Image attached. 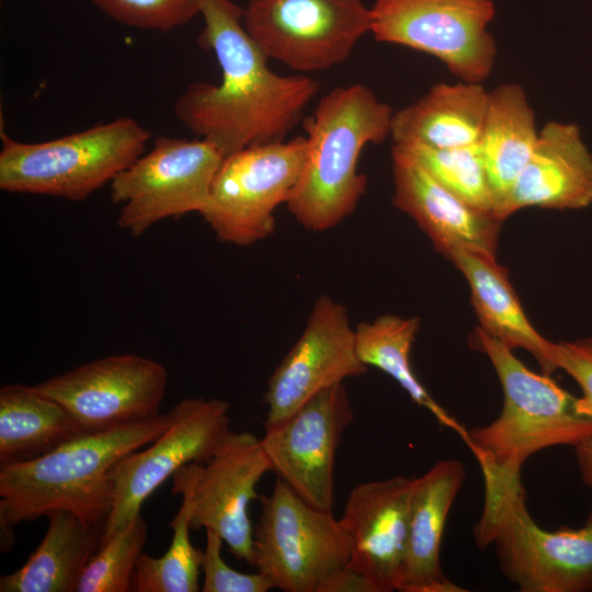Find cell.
I'll use <instances>...</instances> for the list:
<instances>
[{
    "instance_id": "cell-1",
    "label": "cell",
    "mask_w": 592,
    "mask_h": 592,
    "mask_svg": "<svg viewBox=\"0 0 592 592\" xmlns=\"http://www.w3.org/2000/svg\"><path fill=\"white\" fill-rule=\"evenodd\" d=\"M198 44L212 50L219 83L197 81L175 100L177 119L226 157L247 147L278 143L303 118L319 82L307 75L282 76L243 24L231 0H202Z\"/></svg>"
},
{
    "instance_id": "cell-2",
    "label": "cell",
    "mask_w": 592,
    "mask_h": 592,
    "mask_svg": "<svg viewBox=\"0 0 592 592\" xmlns=\"http://www.w3.org/2000/svg\"><path fill=\"white\" fill-rule=\"evenodd\" d=\"M168 413L105 431L83 433L27 462L0 465V517L16 525L66 510L105 525L113 504L110 471L169 426Z\"/></svg>"
},
{
    "instance_id": "cell-3",
    "label": "cell",
    "mask_w": 592,
    "mask_h": 592,
    "mask_svg": "<svg viewBox=\"0 0 592 592\" xmlns=\"http://www.w3.org/2000/svg\"><path fill=\"white\" fill-rule=\"evenodd\" d=\"M392 115L362 83L335 88L320 99L305 121V160L286 202L304 228L328 230L355 210L367 187L357 169L361 152L390 136Z\"/></svg>"
},
{
    "instance_id": "cell-4",
    "label": "cell",
    "mask_w": 592,
    "mask_h": 592,
    "mask_svg": "<svg viewBox=\"0 0 592 592\" xmlns=\"http://www.w3.org/2000/svg\"><path fill=\"white\" fill-rule=\"evenodd\" d=\"M485 499L474 527L493 545L499 568L521 592H592V509L579 527H540L526 508L520 474L482 468Z\"/></svg>"
},
{
    "instance_id": "cell-5",
    "label": "cell",
    "mask_w": 592,
    "mask_h": 592,
    "mask_svg": "<svg viewBox=\"0 0 592 592\" xmlns=\"http://www.w3.org/2000/svg\"><path fill=\"white\" fill-rule=\"evenodd\" d=\"M471 346L487 355L503 390V408L491 423L468 430L466 445L480 468L520 474L535 453L592 439V420L576 410V397L549 375L527 368L500 340L477 327Z\"/></svg>"
},
{
    "instance_id": "cell-6",
    "label": "cell",
    "mask_w": 592,
    "mask_h": 592,
    "mask_svg": "<svg viewBox=\"0 0 592 592\" xmlns=\"http://www.w3.org/2000/svg\"><path fill=\"white\" fill-rule=\"evenodd\" d=\"M149 139L132 117L43 143H21L2 132L0 189L83 201L137 160Z\"/></svg>"
},
{
    "instance_id": "cell-7",
    "label": "cell",
    "mask_w": 592,
    "mask_h": 592,
    "mask_svg": "<svg viewBox=\"0 0 592 592\" xmlns=\"http://www.w3.org/2000/svg\"><path fill=\"white\" fill-rule=\"evenodd\" d=\"M253 530V567L284 592H319L322 583L348 567L351 544L332 511L315 508L277 477L260 497Z\"/></svg>"
},
{
    "instance_id": "cell-8",
    "label": "cell",
    "mask_w": 592,
    "mask_h": 592,
    "mask_svg": "<svg viewBox=\"0 0 592 592\" xmlns=\"http://www.w3.org/2000/svg\"><path fill=\"white\" fill-rule=\"evenodd\" d=\"M306 137L247 147L224 157L201 215L225 243L250 246L275 228L305 160Z\"/></svg>"
},
{
    "instance_id": "cell-9",
    "label": "cell",
    "mask_w": 592,
    "mask_h": 592,
    "mask_svg": "<svg viewBox=\"0 0 592 592\" xmlns=\"http://www.w3.org/2000/svg\"><path fill=\"white\" fill-rule=\"evenodd\" d=\"M371 11L376 41L430 54L460 81L481 83L491 73L492 0H376Z\"/></svg>"
},
{
    "instance_id": "cell-10",
    "label": "cell",
    "mask_w": 592,
    "mask_h": 592,
    "mask_svg": "<svg viewBox=\"0 0 592 592\" xmlns=\"http://www.w3.org/2000/svg\"><path fill=\"white\" fill-rule=\"evenodd\" d=\"M224 157L205 139L156 138L111 183V200L121 204L117 226L140 236L156 223L202 213Z\"/></svg>"
},
{
    "instance_id": "cell-11",
    "label": "cell",
    "mask_w": 592,
    "mask_h": 592,
    "mask_svg": "<svg viewBox=\"0 0 592 592\" xmlns=\"http://www.w3.org/2000/svg\"><path fill=\"white\" fill-rule=\"evenodd\" d=\"M242 20L269 58L307 73L348 59L372 11L362 0H250Z\"/></svg>"
},
{
    "instance_id": "cell-12",
    "label": "cell",
    "mask_w": 592,
    "mask_h": 592,
    "mask_svg": "<svg viewBox=\"0 0 592 592\" xmlns=\"http://www.w3.org/2000/svg\"><path fill=\"white\" fill-rule=\"evenodd\" d=\"M228 412L225 400L185 398L168 412L169 426L149 447L114 464L110 471L113 504L101 545L139 514L145 500L181 467L212 457L230 432Z\"/></svg>"
},
{
    "instance_id": "cell-13",
    "label": "cell",
    "mask_w": 592,
    "mask_h": 592,
    "mask_svg": "<svg viewBox=\"0 0 592 592\" xmlns=\"http://www.w3.org/2000/svg\"><path fill=\"white\" fill-rule=\"evenodd\" d=\"M168 373L159 362L117 354L82 364L35 386L58 401L84 432L105 431L160 413Z\"/></svg>"
},
{
    "instance_id": "cell-14",
    "label": "cell",
    "mask_w": 592,
    "mask_h": 592,
    "mask_svg": "<svg viewBox=\"0 0 592 592\" xmlns=\"http://www.w3.org/2000/svg\"><path fill=\"white\" fill-rule=\"evenodd\" d=\"M352 421L349 395L340 383L286 419L264 425L260 440L271 471L310 505L332 511L335 455Z\"/></svg>"
},
{
    "instance_id": "cell-15",
    "label": "cell",
    "mask_w": 592,
    "mask_h": 592,
    "mask_svg": "<svg viewBox=\"0 0 592 592\" xmlns=\"http://www.w3.org/2000/svg\"><path fill=\"white\" fill-rule=\"evenodd\" d=\"M366 372L346 308L329 295L319 296L303 333L267 382L263 425L286 419L319 392Z\"/></svg>"
},
{
    "instance_id": "cell-16",
    "label": "cell",
    "mask_w": 592,
    "mask_h": 592,
    "mask_svg": "<svg viewBox=\"0 0 592 592\" xmlns=\"http://www.w3.org/2000/svg\"><path fill=\"white\" fill-rule=\"evenodd\" d=\"M271 470L261 440L249 432H229L202 464L192 494V530H210L230 553L253 566L250 503L260 499L257 485Z\"/></svg>"
},
{
    "instance_id": "cell-17",
    "label": "cell",
    "mask_w": 592,
    "mask_h": 592,
    "mask_svg": "<svg viewBox=\"0 0 592 592\" xmlns=\"http://www.w3.org/2000/svg\"><path fill=\"white\" fill-rule=\"evenodd\" d=\"M413 478L397 475L362 482L346 498L340 519L351 544L349 567L376 592L398 591L407 550Z\"/></svg>"
},
{
    "instance_id": "cell-18",
    "label": "cell",
    "mask_w": 592,
    "mask_h": 592,
    "mask_svg": "<svg viewBox=\"0 0 592 592\" xmlns=\"http://www.w3.org/2000/svg\"><path fill=\"white\" fill-rule=\"evenodd\" d=\"M391 159L394 205L417 223L439 252L447 257L463 249L496 257L501 219L462 201L395 147Z\"/></svg>"
},
{
    "instance_id": "cell-19",
    "label": "cell",
    "mask_w": 592,
    "mask_h": 592,
    "mask_svg": "<svg viewBox=\"0 0 592 592\" xmlns=\"http://www.w3.org/2000/svg\"><path fill=\"white\" fill-rule=\"evenodd\" d=\"M592 204V155L578 125L548 122L498 217L526 207L581 209Z\"/></svg>"
},
{
    "instance_id": "cell-20",
    "label": "cell",
    "mask_w": 592,
    "mask_h": 592,
    "mask_svg": "<svg viewBox=\"0 0 592 592\" xmlns=\"http://www.w3.org/2000/svg\"><path fill=\"white\" fill-rule=\"evenodd\" d=\"M457 459H441L413 478L407 550L398 591L463 592L442 571L440 553L451 506L465 479Z\"/></svg>"
},
{
    "instance_id": "cell-21",
    "label": "cell",
    "mask_w": 592,
    "mask_h": 592,
    "mask_svg": "<svg viewBox=\"0 0 592 592\" xmlns=\"http://www.w3.org/2000/svg\"><path fill=\"white\" fill-rule=\"evenodd\" d=\"M488 103L482 83H436L414 103L394 112V145L457 148L478 144Z\"/></svg>"
},
{
    "instance_id": "cell-22",
    "label": "cell",
    "mask_w": 592,
    "mask_h": 592,
    "mask_svg": "<svg viewBox=\"0 0 592 592\" xmlns=\"http://www.w3.org/2000/svg\"><path fill=\"white\" fill-rule=\"evenodd\" d=\"M446 258L469 285L479 328L512 350H526L536 358L544 374L554 373L551 341L539 334L527 319L508 270L498 264L496 257L457 249Z\"/></svg>"
},
{
    "instance_id": "cell-23",
    "label": "cell",
    "mask_w": 592,
    "mask_h": 592,
    "mask_svg": "<svg viewBox=\"0 0 592 592\" xmlns=\"http://www.w3.org/2000/svg\"><path fill=\"white\" fill-rule=\"evenodd\" d=\"M46 516L42 542L21 568L1 576V592H76L86 566L101 546L104 526L88 524L66 510Z\"/></svg>"
},
{
    "instance_id": "cell-24",
    "label": "cell",
    "mask_w": 592,
    "mask_h": 592,
    "mask_svg": "<svg viewBox=\"0 0 592 592\" xmlns=\"http://www.w3.org/2000/svg\"><path fill=\"white\" fill-rule=\"evenodd\" d=\"M538 133L535 113L521 86L503 83L488 91L478 146L494 197L497 217L534 152Z\"/></svg>"
},
{
    "instance_id": "cell-25",
    "label": "cell",
    "mask_w": 592,
    "mask_h": 592,
    "mask_svg": "<svg viewBox=\"0 0 592 592\" xmlns=\"http://www.w3.org/2000/svg\"><path fill=\"white\" fill-rule=\"evenodd\" d=\"M84 432L58 401L35 386L0 389V465L35 459Z\"/></svg>"
},
{
    "instance_id": "cell-26",
    "label": "cell",
    "mask_w": 592,
    "mask_h": 592,
    "mask_svg": "<svg viewBox=\"0 0 592 592\" xmlns=\"http://www.w3.org/2000/svg\"><path fill=\"white\" fill-rule=\"evenodd\" d=\"M419 328L418 317L402 318L394 314L360 322L354 328L357 356L365 366L376 367L394 378L418 406L465 441L468 430L431 397L412 369L410 354Z\"/></svg>"
},
{
    "instance_id": "cell-27",
    "label": "cell",
    "mask_w": 592,
    "mask_h": 592,
    "mask_svg": "<svg viewBox=\"0 0 592 592\" xmlns=\"http://www.w3.org/2000/svg\"><path fill=\"white\" fill-rule=\"evenodd\" d=\"M201 463L181 467L173 477V494H182V503L169 523L173 531L170 547L161 557L143 553L133 578L134 592H197L204 550L190 539L192 494Z\"/></svg>"
},
{
    "instance_id": "cell-28",
    "label": "cell",
    "mask_w": 592,
    "mask_h": 592,
    "mask_svg": "<svg viewBox=\"0 0 592 592\" xmlns=\"http://www.w3.org/2000/svg\"><path fill=\"white\" fill-rule=\"evenodd\" d=\"M392 147L414 159L434 180L468 205L493 214L496 202L478 144L457 148Z\"/></svg>"
},
{
    "instance_id": "cell-29",
    "label": "cell",
    "mask_w": 592,
    "mask_h": 592,
    "mask_svg": "<svg viewBox=\"0 0 592 592\" xmlns=\"http://www.w3.org/2000/svg\"><path fill=\"white\" fill-rule=\"evenodd\" d=\"M147 524L137 514L104 542L86 566L76 592H129L147 539Z\"/></svg>"
},
{
    "instance_id": "cell-30",
    "label": "cell",
    "mask_w": 592,
    "mask_h": 592,
    "mask_svg": "<svg viewBox=\"0 0 592 592\" xmlns=\"http://www.w3.org/2000/svg\"><path fill=\"white\" fill-rule=\"evenodd\" d=\"M114 21L140 29L170 32L200 14L202 0H90Z\"/></svg>"
},
{
    "instance_id": "cell-31",
    "label": "cell",
    "mask_w": 592,
    "mask_h": 592,
    "mask_svg": "<svg viewBox=\"0 0 592 592\" xmlns=\"http://www.w3.org/2000/svg\"><path fill=\"white\" fill-rule=\"evenodd\" d=\"M206 546L204 549L202 572L203 592H266L274 587L260 571L242 573L230 568L221 557L224 539L214 531L205 530Z\"/></svg>"
},
{
    "instance_id": "cell-32",
    "label": "cell",
    "mask_w": 592,
    "mask_h": 592,
    "mask_svg": "<svg viewBox=\"0 0 592 592\" xmlns=\"http://www.w3.org/2000/svg\"><path fill=\"white\" fill-rule=\"evenodd\" d=\"M550 357L556 369L565 371L579 385L576 410L592 420V338L551 342Z\"/></svg>"
},
{
    "instance_id": "cell-33",
    "label": "cell",
    "mask_w": 592,
    "mask_h": 592,
    "mask_svg": "<svg viewBox=\"0 0 592 592\" xmlns=\"http://www.w3.org/2000/svg\"><path fill=\"white\" fill-rule=\"evenodd\" d=\"M319 592H376V590L369 580L348 566L329 577Z\"/></svg>"
},
{
    "instance_id": "cell-34",
    "label": "cell",
    "mask_w": 592,
    "mask_h": 592,
    "mask_svg": "<svg viewBox=\"0 0 592 592\" xmlns=\"http://www.w3.org/2000/svg\"><path fill=\"white\" fill-rule=\"evenodd\" d=\"M573 448L582 482L592 491V439L576 445Z\"/></svg>"
},
{
    "instance_id": "cell-35",
    "label": "cell",
    "mask_w": 592,
    "mask_h": 592,
    "mask_svg": "<svg viewBox=\"0 0 592 592\" xmlns=\"http://www.w3.org/2000/svg\"><path fill=\"white\" fill-rule=\"evenodd\" d=\"M1 525V551L9 553L14 545V526L8 520L0 517Z\"/></svg>"
}]
</instances>
